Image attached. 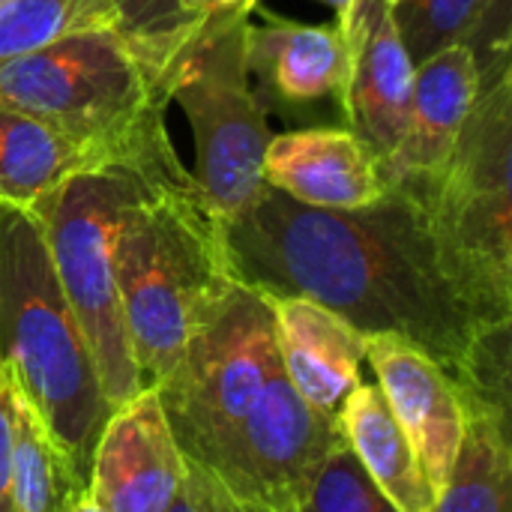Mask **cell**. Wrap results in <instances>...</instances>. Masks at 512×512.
<instances>
[{
    "mask_svg": "<svg viewBox=\"0 0 512 512\" xmlns=\"http://www.w3.org/2000/svg\"><path fill=\"white\" fill-rule=\"evenodd\" d=\"M291 512H399L372 483L342 435L318 456L297 489Z\"/></svg>",
    "mask_w": 512,
    "mask_h": 512,
    "instance_id": "cell-23",
    "label": "cell"
},
{
    "mask_svg": "<svg viewBox=\"0 0 512 512\" xmlns=\"http://www.w3.org/2000/svg\"><path fill=\"white\" fill-rule=\"evenodd\" d=\"M165 512H261L249 504H243L240 498H234L213 474H207L204 468L186 462V477L183 486L177 492V498L171 501V507Z\"/></svg>",
    "mask_w": 512,
    "mask_h": 512,
    "instance_id": "cell-25",
    "label": "cell"
},
{
    "mask_svg": "<svg viewBox=\"0 0 512 512\" xmlns=\"http://www.w3.org/2000/svg\"><path fill=\"white\" fill-rule=\"evenodd\" d=\"M510 495V417L465 411V435L432 512H510Z\"/></svg>",
    "mask_w": 512,
    "mask_h": 512,
    "instance_id": "cell-20",
    "label": "cell"
},
{
    "mask_svg": "<svg viewBox=\"0 0 512 512\" xmlns=\"http://www.w3.org/2000/svg\"><path fill=\"white\" fill-rule=\"evenodd\" d=\"M0 369L87 480L111 405L57 282L42 222L12 204H0Z\"/></svg>",
    "mask_w": 512,
    "mask_h": 512,
    "instance_id": "cell-3",
    "label": "cell"
},
{
    "mask_svg": "<svg viewBox=\"0 0 512 512\" xmlns=\"http://www.w3.org/2000/svg\"><path fill=\"white\" fill-rule=\"evenodd\" d=\"M117 30L114 0H3L0 63L84 30Z\"/></svg>",
    "mask_w": 512,
    "mask_h": 512,
    "instance_id": "cell-22",
    "label": "cell"
},
{
    "mask_svg": "<svg viewBox=\"0 0 512 512\" xmlns=\"http://www.w3.org/2000/svg\"><path fill=\"white\" fill-rule=\"evenodd\" d=\"M12 453H15V390L0 369V512H12Z\"/></svg>",
    "mask_w": 512,
    "mask_h": 512,
    "instance_id": "cell-26",
    "label": "cell"
},
{
    "mask_svg": "<svg viewBox=\"0 0 512 512\" xmlns=\"http://www.w3.org/2000/svg\"><path fill=\"white\" fill-rule=\"evenodd\" d=\"M279 366L270 300L231 282L189 336L174 372L156 384L183 459L213 471Z\"/></svg>",
    "mask_w": 512,
    "mask_h": 512,
    "instance_id": "cell-7",
    "label": "cell"
},
{
    "mask_svg": "<svg viewBox=\"0 0 512 512\" xmlns=\"http://www.w3.org/2000/svg\"><path fill=\"white\" fill-rule=\"evenodd\" d=\"M234 279L267 297H306L363 336H399L456 375L480 330L414 186L324 210L264 186L222 222Z\"/></svg>",
    "mask_w": 512,
    "mask_h": 512,
    "instance_id": "cell-1",
    "label": "cell"
},
{
    "mask_svg": "<svg viewBox=\"0 0 512 512\" xmlns=\"http://www.w3.org/2000/svg\"><path fill=\"white\" fill-rule=\"evenodd\" d=\"M249 75L288 105H312L339 99L348 69V51L339 27L315 24H249L246 39Z\"/></svg>",
    "mask_w": 512,
    "mask_h": 512,
    "instance_id": "cell-16",
    "label": "cell"
},
{
    "mask_svg": "<svg viewBox=\"0 0 512 512\" xmlns=\"http://www.w3.org/2000/svg\"><path fill=\"white\" fill-rule=\"evenodd\" d=\"M366 366L417 450L429 483L441 492L465 435V411L450 375L435 357L399 336H366Z\"/></svg>",
    "mask_w": 512,
    "mask_h": 512,
    "instance_id": "cell-12",
    "label": "cell"
},
{
    "mask_svg": "<svg viewBox=\"0 0 512 512\" xmlns=\"http://www.w3.org/2000/svg\"><path fill=\"white\" fill-rule=\"evenodd\" d=\"M114 279L144 387L165 381L234 279L222 222L198 186L144 189L114 234Z\"/></svg>",
    "mask_w": 512,
    "mask_h": 512,
    "instance_id": "cell-4",
    "label": "cell"
},
{
    "mask_svg": "<svg viewBox=\"0 0 512 512\" xmlns=\"http://www.w3.org/2000/svg\"><path fill=\"white\" fill-rule=\"evenodd\" d=\"M162 75L114 27L84 30L0 63V105L105 150L150 186H198L168 129Z\"/></svg>",
    "mask_w": 512,
    "mask_h": 512,
    "instance_id": "cell-2",
    "label": "cell"
},
{
    "mask_svg": "<svg viewBox=\"0 0 512 512\" xmlns=\"http://www.w3.org/2000/svg\"><path fill=\"white\" fill-rule=\"evenodd\" d=\"M249 24L252 6L204 15L165 72L168 99L192 132V177L219 222L246 210L264 189L270 126L249 75Z\"/></svg>",
    "mask_w": 512,
    "mask_h": 512,
    "instance_id": "cell-6",
    "label": "cell"
},
{
    "mask_svg": "<svg viewBox=\"0 0 512 512\" xmlns=\"http://www.w3.org/2000/svg\"><path fill=\"white\" fill-rule=\"evenodd\" d=\"M84 489L87 480L78 477L42 420L15 393L12 512H66Z\"/></svg>",
    "mask_w": 512,
    "mask_h": 512,
    "instance_id": "cell-21",
    "label": "cell"
},
{
    "mask_svg": "<svg viewBox=\"0 0 512 512\" xmlns=\"http://www.w3.org/2000/svg\"><path fill=\"white\" fill-rule=\"evenodd\" d=\"M144 189L156 186L123 168H105L66 180L33 207L45 231L57 282L87 339L111 411L144 390L114 279V234L123 210Z\"/></svg>",
    "mask_w": 512,
    "mask_h": 512,
    "instance_id": "cell-8",
    "label": "cell"
},
{
    "mask_svg": "<svg viewBox=\"0 0 512 512\" xmlns=\"http://www.w3.org/2000/svg\"><path fill=\"white\" fill-rule=\"evenodd\" d=\"M432 234L480 327L512 312V69L480 81L477 105L450 153L426 180Z\"/></svg>",
    "mask_w": 512,
    "mask_h": 512,
    "instance_id": "cell-5",
    "label": "cell"
},
{
    "mask_svg": "<svg viewBox=\"0 0 512 512\" xmlns=\"http://www.w3.org/2000/svg\"><path fill=\"white\" fill-rule=\"evenodd\" d=\"M258 0H183V6L195 15V18H204L210 12H222V9H231V6H252L255 9Z\"/></svg>",
    "mask_w": 512,
    "mask_h": 512,
    "instance_id": "cell-27",
    "label": "cell"
},
{
    "mask_svg": "<svg viewBox=\"0 0 512 512\" xmlns=\"http://www.w3.org/2000/svg\"><path fill=\"white\" fill-rule=\"evenodd\" d=\"M480 96V66L468 45H447L414 66L408 123L381 162L387 189L432 177L453 153Z\"/></svg>",
    "mask_w": 512,
    "mask_h": 512,
    "instance_id": "cell-14",
    "label": "cell"
},
{
    "mask_svg": "<svg viewBox=\"0 0 512 512\" xmlns=\"http://www.w3.org/2000/svg\"><path fill=\"white\" fill-rule=\"evenodd\" d=\"M336 426L342 441L396 510L432 512L438 492L378 384L360 381L342 402Z\"/></svg>",
    "mask_w": 512,
    "mask_h": 512,
    "instance_id": "cell-17",
    "label": "cell"
},
{
    "mask_svg": "<svg viewBox=\"0 0 512 512\" xmlns=\"http://www.w3.org/2000/svg\"><path fill=\"white\" fill-rule=\"evenodd\" d=\"M264 186L306 207L354 210L384 192L381 159L348 126H315L270 135L261 165Z\"/></svg>",
    "mask_w": 512,
    "mask_h": 512,
    "instance_id": "cell-13",
    "label": "cell"
},
{
    "mask_svg": "<svg viewBox=\"0 0 512 512\" xmlns=\"http://www.w3.org/2000/svg\"><path fill=\"white\" fill-rule=\"evenodd\" d=\"M318 3H324V6H330V9H333L336 15H342V12H345V9H348L351 3H357V0H318ZM390 3L396 6L399 0H390Z\"/></svg>",
    "mask_w": 512,
    "mask_h": 512,
    "instance_id": "cell-29",
    "label": "cell"
},
{
    "mask_svg": "<svg viewBox=\"0 0 512 512\" xmlns=\"http://www.w3.org/2000/svg\"><path fill=\"white\" fill-rule=\"evenodd\" d=\"M336 438L339 426L318 417L279 366L207 474L255 510L291 512L309 468Z\"/></svg>",
    "mask_w": 512,
    "mask_h": 512,
    "instance_id": "cell-9",
    "label": "cell"
},
{
    "mask_svg": "<svg viewBox=\"0 0 512 512\" xmlns=\"http://www.w3.org/2000/svg\"><path fill=\"white\" fill-rule=\"evenodd\" d=\"M114 168L90 141L0 105V204L33 210L66 180Z\"/></svg>",
    "mask_w": 512,
    "mask_h": 512,
    "instance_id": "cell-18",
    "label": "cell"
},
{
    "mask_svg": "<svg viewBox=\"0 0 512 512\" xmlns=\"http://www.w3.org/2000/svg\"><path fill=\"white\" fill-rule=\"evenodd\" d=\"M339 18L348 51L339 93L348 129L384 162L402 141L414 84V60L402 42L390 0H357Z\"/></svg>",
    "mask_w": 512,
    "mask_h": 512,
    "instance_id": "cell-10",
    "label": "cell"
},
{
    "mask_svg": "<svg viewBox=\"0 0 512 512\" xmlns=\"http://www.w3.org/2000/svg\"><path fill=\"white\" fill-rule=\"evenodd\" d=\"M117 9V33L162 75L180 51V45L192 36L201 18H195L183 0H114Z\"/></svg>",
    "mask_w": 512,
    "mask_h": 512,
    "instance_id": "cell-24",
    "label": "cell"
},
{
    "mask_svg": "<svg viewBox=\"0 0 512 512\" xmlns=\"http://www.w3.org/2000/svg\"><path fill=\"white\" fill-rule=\"evenodd\" d=\"M186 477L156 387L117 405L96 441L87 489L105 512H165Z\"/></svg>",
    "mask_w": 512,
    "mask_h": 512,
    "instance_id": "cell-11",
    "label": "cell"
},
{
    "mask_svg": "<svg viewBox=\"0 0 512 512\" xmlns=\"http://www.w3.org/2000/svg\"><path fill=\"white\" fill-rule=\"evenodd\" d=\"M267 300L276 321L285 378L318 417L336 423L348 393L366 381V336L306 297Z\"/></svg>",
    "mask_w": 512,
    "mask_h": 512,
    "instance_id": "cell-15",
    "label": "cell"
},
{
    "mask_svg": "<svg viewBox=\"0 0 512 512\" xmlns=\"http://www.w3.org/2000/svg\"><path fill=\"white\" fill-rule=\"evenodd\" d=\"M393 15L414 66L447 45H468L480 81L510 69V0H399Z\"/></svg>",
    "mask_w": 512,
    "mask_h": 512,
    "instance_id": "cell-19",
    "label": "cell"
},
{
    "mask_svg": "<svg viewBox=\"0 0 512 512\" xmlns=\"http://www.w3.org/2000/svg\"><path fill=\"white\" fill-rule=\"evenodd\" d=\"M66 512H105V510H102V504L90 495V489H84V492L69 504V510Z\"/></svg>",
    "mask_w": 512,
    "mask_h": 512,
    "instance_id": "cell-28",
    "label": "cell"
}]
</instances>
